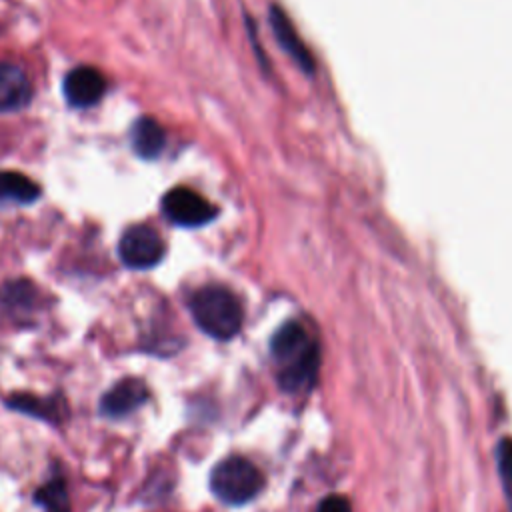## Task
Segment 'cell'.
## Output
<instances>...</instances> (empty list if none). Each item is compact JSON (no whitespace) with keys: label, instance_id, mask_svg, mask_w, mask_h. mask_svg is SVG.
Instances as JSON below:
<instances>
[{"label":"cell","instance_id":"obj_1","mask_svg":"<svg viewBox=\"0 0 512 512\" xmlns=\"http://www.w3.org/2000/svg\"><path fill=\"white\" fill-rule=\"evenodd\" d=\"M270 354L282 390L302 392L314 384L320 352L316 340L300 322H288L272 336Z\"/></svg>","mask_w":512,"mask_h":512},{"label":"cell","instance_id":"obj_2","mask_svg":"<svg viewBox=\"0 0 512 512\" xmlns=\"http://www.w3.org/2000/svg\"><path fill=\"white\" fill-rule=\"evenodd\" d=\"M190 314L196 326L216 340H230L242 326V304L224 286L210 284L196 290L190 298Z\"/></svg>","mask_w":512,"mask_h":512},{"label":"cell","instance_id":"obj_3","mask_svg":"<svg viewBox=\"0 0 512 512\" xmlns=\"http://www.w3.org/2000/svg\"><path fill=\"white\" fill-rule=\"evenodd\" d=\"M262 488V472L244 456H228L220 460L210 472L212 494L230 506H242L254 500Z\"/></svg>","mask_w":512,"mask_h":512},{"label":"cell","instance_id":"obj_4","mask_svg":"<svg viewBox=\"0 0 512 512\" xmlns=\"http://www.w3.org/2000/svg\"><path fill=\"white\" fill-rule=\"evenodd\" d=\"M162 212L166 218L184 228H198L214 220L216 206L192 188L176 186L162 198Z\"/></svg>","mask_w":512,"mask_h":512},{"label":"cell","instance_id":"obj_5","mask_svg":"<svg viewBox=\"0 0 512 512\" xmlns=\"http://www.w3.org/2000/svg\"><path fill=\"white\" fill-rule=\"evenodd\" d=\"M118 254L128 268L146 270L164 258V242L154 228L136 224L124 230L118 242Z\"/></svg>","mask_w":512,"mask_h":512},{"label":"cell","instance_id":"obj_6","mask_svg":"<svg viewBox=\"0 0 512 512\" xmlns=\"http://www.w3.org/2000/svg\"><path fill=\"white\" fill-rule=\"evenodd\" d=\"M150 398V390L144 380L128 376L118 380L110 390L100 398V414L106 418H124L144 406Z\"/></svg>","mask_w":512,"mask_h":512},{"label":"cell","instance_id":"obj_7","mask_svg":"<svg viewBox=\"0 0 512 512\" xmlns=\"http://www.w3.org/2000/svg\"><path fill=\"white\" fill-rule=\"evenodd\" d=\"M106 78L92 66H78L64 78V96L72 108H90L102 100Z\"/></svg>","mask_w":512,"mask_h":512},{"label":"cell","instance_id":"obj_8","mask_svg":"<svg viewBox=\"0 0 512 512\" xmlns=\"http://www.w3.org/2000/svg\"><path fill=\"white\" fill-rule=\"evenodd\" d=\"M8 408L18 410L22 414L46 420V422H62L68 416L66 400L62 396H36L28 392H16L6 398Z\"/></svg>","mask_w":512,"mask_h":512},{"label":"cell","instance_id":"obj_9","mask_svg":"<svg viewBox=\"0 0 512 512\" xmlns=\"http://www.w3.org/2000/svg\"><path fill=\"white\" fill-rule=\"evenodd\" d=\"M32 88L26 74L10 64L0 62V112H14L30 102Z\"/></svg>","mask_w":512,"mask_h":512},{"label":"cell","instance_id":"obj_10","mask_svg":"<svg viewBox=\"0 0 512 512\" xmlns=\"http://www.w3.org/2000/svg\"><path fill=\"white\" fill-rule=\"evenodd\" d=\"M270 22H272V30L276 34V40L278 44L296 60V64L310 72L314 70V62H312V56L308 52V48L304 46V42L300 40V36L296 34L292 22L288 20V16L280 10V8H272L270 12Z\"/></svg>","mask_w":512,"mask_h":512},{"label":"cell","instance_id":"obj_11","mask_svg":"<svg viewBox=\"0 0 512 512\" xmlns=\"http://www.w3.org/2000/svg\"><path fill=\"white\" fill-rule=\"evenodd\" d=\"M130 144L140 158L152 160L160 156L166 146L164 128L154 118H138L130 128Z\"/></svg>","mask_w":512,"mask_h":512},{"label":"cell","instance_id":"obj_12","mask_svg":"<svg viewBox=\"0 0 512 512\" xmlns=\"http://www.w3.org/2000/svg\"><path fill=\"white\" fill-rule=\"evenodd\" d=\"M32 500L44 512H70L72 510L66 478L58 472L48 476V480L34 490Z\"/></svg>","mask_w":512,"mask_h":512},{"label":"cell","instance_id":"obj_13","mask_svg":"<svg viewBox=\"0 0 512 512\" xmlns=\"http://www.w3.org/2000/svg\"><path fill=\"white\" fill-rule=\"evenodd\" d=\"M40 196V188L34 180L20 172H0V202L32 204Z\"/></svg>","mask_w":512,"mask_h":512},{"label":"cell","instance_id":"obj_14","mask_svg":"<svg viewBox=\"0 0 512 512\" xmlns=\"http://www.w3.org/2000/svg\"><path fill=\"white\" fill-rule=\"evenodd\" d=\"M316 512H352V508H350V502L344 496L334 494V496L324 498Z\"/></svg>","mask_w":512,"mask_h":512}]
</instances>
